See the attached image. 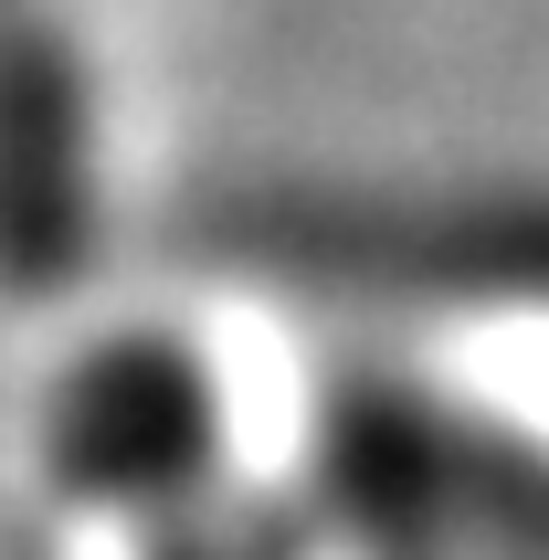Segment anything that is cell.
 I'll list each match as a JSON object with an SVG mask.
<instances>
[{"instance_id":"1","label":"cell","mask_w":549,"mask_h":560,"mask_svg":"<svg viewBox=\"0 0 549 560\" xmlns=\"http://www.w3.org/2000/svg\"><path fill=\"white\" fill-rule=\"evenodd\" d=\"M43 466L74 498L117 508V518L201 498V476H212V392L170 339H117L63 371L54 412H43Z\"/></svg>"},{"instance_id":"2","label":"cell","mask_w":549,"mask_h":560,"mask_svg":"<svg viewBox=\"0 0 549 560\" xmlns=\"http://www.w3.org/2000/svg\"><path fill=\"white\" fill-rule=\"evenodd\" d=\"M85 265V85L43 0H0V285L43 296Z\"/></svg>"}]
</instances>
